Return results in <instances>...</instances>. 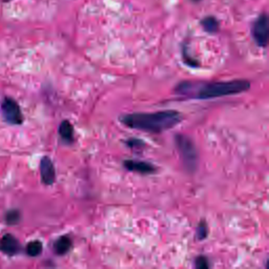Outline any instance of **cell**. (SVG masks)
Returning <instances> with one entry per match:
<instances>
[{"label": "cell", "mask_w": 269, "mask_h": 269, "mask_svg": "<svg viewBox=\"0 0 269 269\" xmlns=\"http://www.w3.org/2000/svg\"><path fill=\"white\" fill-rule=\"evenodd\" d=\"M120 120L123 124L130 128L157 134L173 128L180 123L182 116L180 113L176 111H163L157 113H136L124 115Z\"/></svg>", "instance_id": "obj_1"}, {"label": "cell", "mask_w": 269, "mask_h": 269, "mask_svg": "<svg viewBox=\"0 0 269 269\" xmlns=\"http://www.w3.org/2000/svg\"><path fill=\"white\" fill-rule=\"evenodd\" d=\"M250 83L246 80H234L227 82L209 83L204 86L198 91L197 98L199 99H212L224 96L241 94L249 90Z\"/></svg>", "instance_id": "obj_2"}, {"label": "cell", "mask_w": 269, "mask_h": 269, "mask_svg": "<svg viewBox=\"0 0 269 269\" xmlns=\"http://www.w3.org/2000/svg\"><path fill=\"white\" fill-rule=\"evenodd\" d=\"M176 144L180 150L184 165L186 166L188 171H195L198 162V155L194 142L186 136L178 135L176 137Z\"/></svg>", "instance_id": "obj_3"}, {"label": "cell", "mask_w": 269, "mask_h": 269, "mask_svg": "<svg viewBox=\"0 0 269 269\" xmlns=\"http://www.w3.org/2000/svg\"><path fill=\"white\" fill-rule=\"evenodd\" d=\"M1 110L4 120L10 123V124L18 125L21 124L24 121V117H22V113L18 103L15 100L11 98H5L1 105Z\"/></svg>", "instance_id": "obj_4"}, {"label": "cell", "mask_w": 269, "mask_h": 269, "mask_svg": "<svg viewBox=\"0 0 269 269\" xmlns=\"http://www.w3.org/2000/svg\"><path fill=\"white\" fill-rule=\"evenodd\" d=\"M269 26L266 15H261L252 28V35L259 47H266L268 42Z\"/></svg>", "instance_id": "obj_5"}, {"label": "cell", "mask_w": 269, "mask_h": 269, "mask_svg": "<svg viewBox=\"0 0 269 269\" xmlns=\"http://www.w3.org/2000/svg\"><path fill=\"white\" fill-rule=\"evenodd\" d=\"M40 174L41 180L45 185H52L55 182L56 173L55 167L52 162V160L49 157H43L40 162Z\"/></svg>", "instance_id": "obj_6"}, {"label": "cell", "mask_w": 269, "mask_h": 269, "mask_svg": "<svg viewBox=\"0 0 269 269\" xmlns=\"http://www.w3.org/2000/svg\"><path fill=\"white\" fill-rule=\"evenodd\" d=\"M0 250L9 256L16 255L20 250L19 242L14 236L7 234L0 239Z\"/></svg>", "instance_id": "obj_7"}, {"label": "cell", "mask_w": 269, "mask_h": 269, "mask_svg": "<svg viewBox=\"0 0 269 269\" xmlns=\"http://www.w3.org/2000/svg\"><path fill=\"white\" fill-rule=\"evenodd\" d=\"M126 170L130 172H136L139 174H151L155 172V167L150 163L144 162V161H136V160H126L123 163Z\"/></svg>", "instance_id": "obj_8"}, {"label": "cell", "mask_w": 269, "mask_h": 269, "mask_svg": "<svg viewBox=\"0 0 269 269\" xmlns=\"http://www.w3.org/2000/svg\"><path fill=\"white\" fill-rule=\"evenodd\" d=\"M72 247V240L70 237L63 236L59 238V239L54 244V249H55V252L57 255H65V253L71 249Z\"/></svg>", "instance_id": "obj_9"}, {"label": "cell", "mask_w": 269, "mask_h": 269, "mask_svg": "<svg viewBox=\"0 0 269 269\" xmlns=\"http://www.w3.org/2000/svg\"><path fill=\"white\" fill-rule=\"evenodd\" d=\"M59 134L63 140L72 142L74 140V128L70 121H63L59 126Z\"/></svg>", "instance_id": "obj_10"}, {"label": "cell", "mask_w": 269, "mask_h": 269, "mask_svg": "<svg viewBox=\"0 0 269 269\" xmlns=\"http://www.w3.org/2000/svg\"><path fill=\"white\" fill-rule=\"evenodd\" d=\"M201 25L203 27V29L206 30L207 33H210V34H214L218 32L219 30V22L218 20L214 18V17H206L204 18L202 21H201Z\"/></svg>", "instance_id": "obj_11"}, {"label": "cell", "mask_w": 269, "mask_h": 269, "mask_svg": "<svg viewBox=\"0 0 269 269\" xmlns=\"http://www.w3.org/2000/svg\"><path fill=\"white\" fill-rule=\"evenodd\" d=\"M42 251V244L39 241H32L27 246V253L30 257L39 256Z\"/></svg>", "instance_id": "obj_12"}, {"label": "cell", "mask_w": 269, "mask_h": 269, "mask_svg": "<svg viewBox=\"0 0 269 269\" xmlns=\"http://www.w3.org/2000/svg\"><path fill=\"white\" fill-rule=\"evenodd\" d=\"M20 220V213L17 210H11L6 213L5 221L9 224H16Z\"/></svg>", "instance_id": "obj_13"}, {"label": "cell", "mask_w": 269, "mask_h": 269, "mask_svg": "<svg viewBox=\"0 0 269 269\" xmlns=\"http://www.w3.org/2000/svg\"><path fill=\"white\" fill-rule=\"evenodd\" d=\"M196 267L199 269H206L209 268V260H207L205 257H199L196 260Z\"/></svg>", "instance_id": "obj_14"}, {"label": "cell", "mask_w": 269, "mask_h": 269, "mask_svg": "<svg viewBox=\"0 0 269 269\" xmlns=\"http://www.w3.org/2000/svg\"><path fill=\"white\" fill-rule=\"evenodd\" d=\"M197 235H198V238L200 240H203L206 238V236H207V227H206V224L204 222L200 223V225L197 229Z\"/></svg>", "instance_id": "obj_15"}, {"label": "cell", "mask_w": 269, "mask_h": 269, "mask_svg": "<svg viewBox=\"0 0 269 269\" xmlns=\"http://www.w3.org/2000/svg\"><path fill=\"white\" fill-rule=\"evenodd\" d=\"M127 145L130 148H138V147H142V145L144 144V142L140 141V140H137V139H130L128 140L127 142Z\"/></svg>", "instance_id": "obj_16"}, {"label": "cell", "mask_w": 269, "mask_h": 269, "mask_svg": "<svg viewBox=\"0 0 269 269\" xmlns=\"http://www.w3.org/2000/svg\"><path fill=\"white\" fill-rule=\"evenodd\" d=\"M194 1H199V0H194Z\"/></svg>", "instance_id": "obj_17"}]
</instances>
